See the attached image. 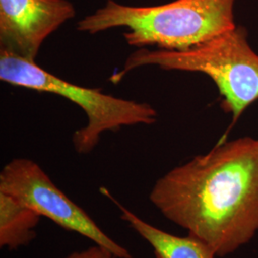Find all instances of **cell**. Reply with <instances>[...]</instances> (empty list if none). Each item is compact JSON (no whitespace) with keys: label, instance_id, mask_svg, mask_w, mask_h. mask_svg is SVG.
Listing matches in <instances>:
<instances>
[{"label":"cell","instance_id":"8992f818","mask_svg":"<svg viewBox=\"0 0 258 258\" xmlns=\"http://www.w3.org/2000/svg\"><path fill=\"white\" fill-rule=\"evenodd\" d=\"M75 16L68 0H0V52L36 61L47 37Z\"/></svg>","mask_w":258,"mask_h":258},{"label":"cell","instance_id":"6da1fadb","mask_svg":"<svg viewBox=\"0 0 258 258\" xmlns=\"http://www.w3.org/2000/svg\"><path fill=\"white\" fill-rule=\"evenodd\" d=\"M149 200L217 256L231 254L258 232V139L221 142L176 166L157 180Z\"/></svg>","mask_w":258,"mask_h":258},{"label":"cell","instance_id":"52a82bcc","mask_svg":"<svg viewBox=\"0 0 258 258\" xmlns=\"http://www.w3.org/2000/svg\"><path fill=\"white\" fill-rule=\"evenodd\" d=\"M102 192L120 209V218L146 240L153 249L156 258H214V250L201 239L191 234L177 236L162 231L148 222L141 219L135 213L118 202L105 188Z\"/></svg>","mask_w":258,"mask_h":258},{"label":"cell","instance_id":"7a4b0ae2","mask_svg":"<svg viewBox=\"0 0 258 258\" xmlns=\"http://www.w3.org/2000/svg\"><path fill=\"white\" fill-rule=\"evenodd\" d=\"M235 0H175L157 6L137 7L108 0L77 24L80 32L95 35L113 28L128 29L127 44L184 51L235 27Z\"/></svg>","mask_w":258,"mask_h":258},{"label":"cell","instance_id":"5b68a950","mask_svg":"<svg viewBox=\"0 0 258 258\" xmlns=\"http://www.w3.org/2000/svg\"><path fill=\"white\" fill-rule=\"evenodd\" d=\"M0 192L17 198L66 231L77 232L110 250L117 258H132L127 249L103 232L86 212L30 159L17 158L3 167L0 172Z\"/></svg>","mask_w":258,"mask_h":258},{"label":"cell","instance_id":"ba28073f","mask_svg":"<svg viewBox=\"0 0 258 258\" xmlns=\"http://www.w3.org/2000/svg\"><path fill=\"white\" fill-rule=\"evenodd\" d=\"M40 215L9 194L0 192V247L15 250L37 237Z\"/></svg>","mask_w":258,"mask_h":258},{"label":"cell","instance_id":"3957f363","mask_svg":"<svg viewBox=\"0 0 258 258\" xmlns=\"http://www.w3.org/2000/svg\"><path fill=\"white\" fill-rule=\"evenodd\" d=\"M144 66L207 75L216 84L222 105L231 113L233 123L258 100V55L249 45L248 32L243 26L184 51L139 48L110 82L118 83L130 71Z\"/></svg>","mask_w":258,"mask_h":258},{"label":"cell","instance_id":"9c48e42d","mask_svg":"<svg viewBox=\"0 0 258 258\" xmlns=\"http://www.w3.org/2000/svg\"><path fill=\"white\" fill-rule=\"evenodd\" d=\"M64 258H117L108 249L95 245L84 250L73 251Z\"/></svg>","mask_w":258,"mask_h":258},{"label":"cell","instance_id":"277c9868","mask_svg":"<svg viewBox=\"0 0 258 258\" xmlns=\"http://www.w3.org/2000/svg\"><path fill=\"white\" fill-rule=\"evenodd\" d=\"M0 80L11 85L63 97L79 105L87 117V124L75 131L72 142L80 154L96 148L105 131H118L122 126L152 124L158 113L147 102L117 98L101 89L86 88L69 83L29 61L6 52H0Z\"/></svg>","mask_w":258,"mask_h":258}]
</instances>
